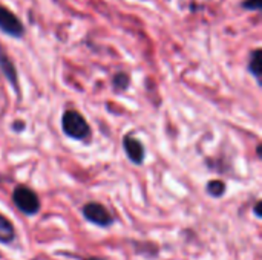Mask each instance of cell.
<instances>
[{
    "mask_svg": "<svg viewBox=\"0 0 262 260\" xmlns=\"http://www.w3.org/2000/svg\"><path fill=\"white\" fill-rule=\"evenodd\" d=\"M61 124H63V132L68 136L75 138V139H84L91 132L86 120L75 110L64 112Z\"/></svg>",
    "mask_w": 262,
    "mask_h": 260,
    "instance_id": "obj_1",
    "label": "cell"
},
{
    "mask_svg": "<svg viewBox=\"0 0 262 260\" xmlns=\"http://www.w3.org/2000/svg\"><path fill=\"white\" fill-rule=\"evenodd\" d=\"M12 201L15 207L28 216H32L40 210L38 196L28 187H17L12 193Z\"/></svg>",
    "mask_w": 262,
    "mask_h": 260,
    "instance_id": "obj_2",
    "label": "cell"
},
{
    "mask_svg": "<svg viewBox=\"0 0 262 260\" xmlns=\"http://www.w3.org/2000/svg\"><path fill=\"white\" fill-rule=\"evenodd\" d=\"M83 216L92 222L94 225H98V227H111L114 224V218L111 216V213L98 202H89L83 207Z\"/></svg>",
    "mask_w": 262,
    "mask_h": 260,
    "instance_id": "obj_3",
    "label": "cell"
},
{
    "mask_svg": "<svg viewBox=\"0 0 262 260\" xmlns=\"http://www.w3.org/2000/svg\"><path fill=\"white\" fill-rule=\"evenodd\" d=\"M0 31L15 38L21 37L25 31L21 21L5 6H0Z\"/></svg>",
    "mask_w": 262,
    "mask_h": 260,
    "instance_id": "obj_4",
    "label": "cell"
},
{
    "mask_svg": "<svg viewBox=\"0 0 262 260\" xmlns=\"http://www.w3.org/2000/svg\"><path fill=\"white\" fill-rule=\"evenodd\" d=\"M123 146H124V150H126V155L129 156V159L135 164H141L143 159H144V150H143V146L140 141L134 139L132 136H126L124 141H123Z\"/></svg>",
    "mask_w": 262,
    "mask_h": 260,
    "instance_id": "obj_5",
    "label": "cell"
},
{
    "mask_svg": "<svg viewBox=\"0 0 262 260\" xmlns=\"http://www.w3.org/2000/svg\"><path fill=\"white\" fill-rule=\"evenodd\" d=\"M15 239L14 225L8 218L0 215V244H11Z\"/></svg>",
    "mask_w": 262,
    "mask_h": 260,
    "instance_id": "obj_6",
    "label": "cell"
},
{
    "mask_svg": "<svg viewBox=\"0 0 262 260\" xmlns=\"http://www.w3.org/2000/svg\"><path fill=\"white\" fill-rule=\"evenodd\" d=\"M0 67H2V70H3V74L6 75V78L11 81V84H12V86H17L15 69H14V66H12V63L8 60V57L3 55V54H0Z\"/></svg>",
    "mask_w": 262,
    "mask_h": 260,
    "instance_id": "obj_7",
    "label": "cell"
},
{
    "mask_svg": "<svg viewBox=\"0 0 262 260\" xmlns=\"http://www.w3.org/2000/svg\"><path fill=\"white\" fill-rule=\"evenodd\" d=\"M249 69L253 72V75L256 78L261 77L262 70V58H261V49H255L252 57H250V64H249Z\"/></svg>",
    "mask_w": 262,
    "mask_h": 260,
    "instance_id": "obj_8",
    "label": "cell"
},
{
    "mask_svg": "<svg viewBox=\"0 0 262 260\" xmlns=\"http://www.w3.org/2000/svg\"><path fill=\"white\" fill-rule=\"evenodd\" d=\"M207 192H209V195H212L213 198H221V196L224 195V192H226V185H224V182H221V181H212V182H209V185H207Z\"/></svg>",
    "mask_w": 262,
    "mask_h": 260,
    "instance_id": "obj_9",
    "label": "cell"
},
{
    "mask_svg": "<svg viewBox=\"0 0 262 260\" xmlns=\"http://www.w3.org/2000/svg\"><path fill=\"white\" fill-rule=\"evenodd\" d=\"M127 83H129V78H127L126 74H118V75H115V78H114V86H115V87L124 89V87L127 86Z\"/></svg>",
    "mask_w": 262,
    "mask_h": 260,
    "instance_id": "obj_10",
    "label": "cell"
},
{
    "mask_svg": "<svg viewBox=\"0 0 262 260\" xmlns=\"http://www.w3.org/2000/svg\"><path fill=\"white\" fill-rule=\"evenodd\" d=\"M262 5V0H247L244 3L246 8H250V9H259Z\"/></svg>",
    "mask_w": 262,
    "mask_h": 260,
    "instance_id": "obj_11",
    "label": "cell"
},
{
    "mask_svg": "<svg viewBox=\"0 0 262 260\" xmlns=\"http://www.w3.org/2000/svg\"><path fill=\"white\" fill-rule=\"evenodd\" d=\"M255 215H256V218H261V202H256V205H255Z\"/></svg>",
    "mask_w": 262,
    "mask_h": 260,
    "instance_id": "obj_12",
    "label": "cell"
},
{
    "mask_svg": "<svg viewBox=\"0 0 262 260\" xmlns=\"http://www.w3.org/2000/svg\"><path fill=\"white\" fill-rule=\"evenodd\" d=\"M86 260H104V259H101V257H91V259H86Z\"/></svg>",
    "mask_w": 262,
    "mask_h": 260,
    "instance_id": "obj_13",
    "label": "cell"
}]
</instances>
